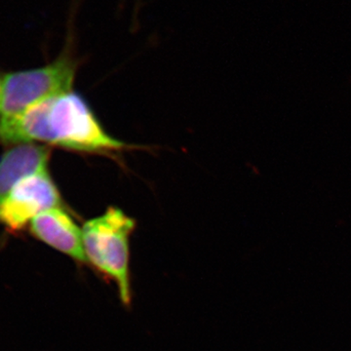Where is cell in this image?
<instances>
[{"label":"cell","mask_w":351,"mask_h":351,"mask_svg":"<svg viewBox=\"0 0 351 351\" xmlns=\"http://www.w3.org/2000/svg\"><path fill=\"white\" fill-rule=\"evenodd\" d=\"M38 143L91 154L127 147L104 129L87 101L73 90L39 101L19 114L0 119V144L14 147Z\"/></svg>","instance_id":"cell-1"},{"label":"cell","mask_w":351,"mask_h":351,"mask_svg":"<svg viewBox=\"0 0 351 351\" xmlns=\"http://www.w3.org/2000/svg\"><path fill=\"white\" fill-rule=\"evenodd\" d=\"M69 38L61 54L39 68L4 73L1 76L0 119L14 117L50 97L73 90L78 59L73 51V13Z\"/></svg>","instance_id":"cell-2"},{"label":"cell","mask_w":351,"mask_h":351,"mask_svg":"<svg viewBox=\"0 0 351 351\" xmlns=\"http://www.w3.org/2000/svg\"><path fill=\"white\" fill-rule=\"evenodd\" d=\"M135 228V219L113 206L87 221L82 228L87 262L114 281L125 304L131 301L129 258L130 237Z\"/></svg>","instance_id":"cell-3"},{"label":"cell","mask_w":351,"mask_h":351,"mask_svg":"<svg viewBox=\"0 0 351 351\" xmlns=\"http://www.w3.org/2000/svg\"><path fill=\"white\" fill-rule=\"evenodd\" d=\"M59 207H63L61 193L49 171L40 170L19 180L0 202V226L17 234L38 215Z\"/></svg>","instance_id":"cell-4"},{"label":"cell","mask_w":351,"mask_h":351,"mask_svg":"<svg viewBox=\"0 0 351 351\" xmlns=\"http://www.w3.org/2000/svg\"><path fill=\"white\" fill-rule=\"evenodd\" d=\"M32 237L76 262H87L82 228L63 209L54 208L38 215L29 226Z\"/></svg>","instance_id":"cell-5"},{"label":"cell","mask_w":351,"mask_h":351,"mask_svg":"<svg viewBox=\"0 0 351 351\" xmlns=\"http://www.w3.org/2000/svg\"><path fill=\"white\" fill-rule=\"evenodd\" d=\"M51 151L36 144L14 145L0 157V202L16 182L38 171L48 169Z\"/></svg>","instance_id":"cell-6"},{"label":"cell","mask_w":351,"mask_h":351,"mask_svg":"<svg viewBox=\"0 0 351 351\" xmlns=\"http://www.w3.org/2000/svg\"><path fill=\"white\" fill-rule=\"evenodd\" d=\"M0 92H1V76H0Z\"/></svg>","instance_id":"cell-7"}]
</instances>
